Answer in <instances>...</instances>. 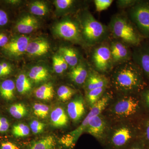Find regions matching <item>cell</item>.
I'll return each instance as SVG.
<instances>
[{
	"mask_svg": "<svg viewBox=\"0 0 149 149\" xmlns=\"http://www.w3.org/2000/svg\"><path fill=\"white\" fill-rule=\"evenodd\" d=\"M111 83L115 90L121 95H136L146 86L144 74L133 62L118 65L112 74Z\"/></svg>",
	"mask_w": 149,
	"mask_h": 149,
	"instance_id": "cell-1",
	"label": "cell"
},
{
	"mask_svg": "<svg viewBox=\"0 0 149 149\" xmlns=\"http://www.w3.org/2000/svg\"><path fill=\"white\" fill-rule=\"evenodd\" d=\"M113 102V101H112ZM144 108L141 97L133 95H121L110 102L103 112L109 121L114 123L126 120H134Z\"/></svg>",
	"mask_w": 149,
	"mask_h": 149,
	"instance_id": "cell-2",
	"label": "cell"
},
{
	"mask_svg": "<svg viewBox=\"0 0 149 149\" xmlns=\"http://www.w3.org/2000/svg\"><path fill=\"white\" fill-rule=\"evenodd\" d=\"M138 140V123L126 120L111 124L103 145L106 149H127Z\"/></svg>",
	"mask_w": 149,
	"mask_h": 149,
	"instance_id": "cell-3",
	"label": "cell"
},
{
	"mask_svg": "<svg viewBox=\"0 0 149 149\" xmlns=\"http://www.w3.org/2000/svg\"><path fill=\"white\" fill-rule=\"evenodd\" d=\"M109 29L117 40L126 45L138 46L141 38L137 29L130 19L124 15H117L111 19Z\"/></svg>",
	"mask_w": 149,
	"mask_h": 149,
	"instance_id": "cell-4",
	"label": "cell"
},
{
	"mask_svg": "<svg viewBox=\"0 0 149 149\" xmlns=\"http://www.w3.org/2000/svg\"><path fill=\"white\" fill-rule=\"evenodd\" d=\"M80 22L82 39L88 45H95L106 39L107 27L97 20L89 11L83 12Z\"/></svg>",
	"mask_w": 149,
	"mask_h": 149,
	"instance_id": "cell-5",
	"label": "cell"
},
{
	"mask_svg": "<svg viewBox=\"0 0 149 149\" xmlns=\"http://www.w3.org/2000/svg\"><path fill=\"white\" fill-rule=\"evenodd\" d=\"M130 21L135 25L139 32L149 38V3L137 1L129 10Z\"/></svg>",
	"mask_w": 149,
	"mask_h": 149,
	"instance_id": "cell-6",
	"label": "cell"
},
{
	"mask_svg": "<svg viewBox=\"0 0 149 149\" xmlns=\"http://www.w3.org/2000/svg\"><path fill=\"white\" fill-rule=\"evenodd\" d=\"M111 95L109 93H105L101 98L91 108L83 122L76 129L70 132L66 136L71 143L74 144L83 132H85L88 123L91 119L103 112L111 101Z\"/></svg>",
	"mask_w": 149,
	"mask_h": 149,
	"instance_id": "cell-7",
	"label": "cell"
},
{
	"mask_svg": "<svg viewBox=\"0 0 149 149\" xmlns=\"http://www.w3.org/2000/svg\"><path fill=\"white\" fill-rule=\"evenodd\" d=\"M54 31L57 36L65 40L79 42L82 39L80 26L70 19H65L57 23Z\"/></svg>",
	"mask_w": 149,
	"mask_h": 149,
	"instance_id": "cell-8",
	"label": "cell"
},
{
	"mask_svg": "<svg viewBox=\"0 0 149 149\" xmlns=\"http://www.w3.org/2000/svg\"><path fill=\"white\" fill-rule=\"evenodd\" d=\"M111 124L103 113L93 118L89 121L85 132L103 144Z\"/></svg>",
	"mask_w": 149,
	"mask_h": 149,
	"instance_id": "cell-9",
	"label": "cell"
},
{
	"mask_svg": "<svg viewBox=\"0 0 149 149\" xmlns=\"http://www.w3.org/2000/svg\"><path fill=\"white\" fill-rule=\"evenodd\" d=\"M92 62L97 72H106L112 68V60L109 47L102 45L94 49L92 55Z\"/></svg>",
	"mask_w": 149,
	"mask_h": 149,
	"instance_id": "cell-10",
	"label": "cell"
},
{
	"mask_svg": "<svg viewBox=\"0 0 149 149\" xmlns=\"http://www.w3.org/2000/svg\"><path fill=\"white\" fill-rule=\"evenodd\" d=\"M109 48L113 65L120 64L129 61L131 52L125 43L115 40L112 42Z\"/></svg>",
	"mask_w": 149,
	"mask_h": 149,
	"instance_id": "cell-11",
	"label": "cell"
},
{
	"mask_svg": "<svg viewBox=\"0 0 149 149\" xmlns=\"http://www.w3.org/2000/svg\"><path fill=\"white\" fill-rule=\"evenodd\" d=\"M133 62L141 68L144 75L149 79V45H144L137 48L132 54Z\"/></svg>",
	"mask_w": 149,
	"mask_h": 149,
	"instance_id": "cell-12",
	"label": "cell"
},
{
	"mask_svg": "<svg viewBox=\"0 0 149 149\" xmlns=\"http://www.w3.org/2000/svg\"><path fill=\"white\" fill-rule=\"evenodd\" d=\"M29 42V37L24 35L19 36L11 40L3 49L10 55L18 56L26 52Z\"/></svg>",
	"mask_w": 149,
	"mask_h": 149,
	"instance_id": "cell-13",
	"label": "cell"
},
{
	"mask_svg": "<svg viewBox=\"0 0 149 149\" xmlns=\"http://www.w3.org/2000/svg\"><path fill=\"white\" fill-rule=\"evenodd\" d=\"M85 105L84 100L80 96L73 99L68 104V115L73 122H78L85 115Z\"/></svg>",
	"mask_w": 149,
	"mask_h": 149,
	"instance_id": "cell-14",
	"label": "cell"
},
{
	"mask_svg": "<svg viewBox=\"0 0 149 149\" xmlns=\"http://www.w3.org/2000/svg\"><path fill=\"white\" fill-rule=\"evenodd\" d=\"M85 83L86 91L88 92L97 88H107L109 80L104 75L93 70L89 72Z\"/></svg>",
	"mask_w": 149,
	"mask_h": 149,
	"instance_id": "cell-15",
	"label": "cell"
},
{
	"mask_svg": "<svg viewBox=\"0 0 149 149\" xmlns=\"http://www.w3.org/2000/svg\"><path fill=\"white\" fill-rule=\"evenodd\" d=\"M49 49V44L48 41L40 38L29 42L26 52L29 55L37 56L47 54Z\"/></svg>",
	"mask_w": 149,
	"mask_h": 149,
	"instance_id": "cell-16",
	"label": "cell"
},
{
	"mask_svg": "<svg viewBox=\"0 0 149 149\" xmlns=\"http://www.w3.org/2000/svg\"><path fill=\"white\" fill-rule=\"evenodd\" d=\"M38 26V22L36 18L28 15L22 17L17 21L16 29L19 33L27 34L35 31Z\"/></svg>",
	"mask_w": 149,
	"mask_h": 149,
	"instance_id": "cell-17",
	"label": "cell"
},
{
	"mask_svg": "<svg viewBox=\"0 0 149 149\" xmlns=\"http://www.w3.org/2000/svg\"><path fill=\"white\" fill-rule=\"evenodd\" d=\"M88 72L86 64L83 62L79 63L72 68L69 75L71 80L78 85H81L85 83L88 77Z\"/></svg>",
	"mask_w": 149,
	"mask_h": 149,
	"instance_id": "cell-18",
	"label": "cell"
},
{
	"mask_svg": "<svg viewBox=\"0 0 149 149\" xmlns=\"http://www.w3.org/2000/svg\"><path fill=\"white\" fill-rule=\"evenodd\" d=\"M52 125L56 128H62L67 125L68 117L64 109L61 107H57L51 113Z\"/></svg>",
	"mask_w": 149,
	"mask_h": 149,
	"instance_id": "cell-19",
	"label": "cell"
},
{
	"mask_svg": "<svg viewBox=\"0 0 149 149\" xmlns=\"http://www.w3.org/2000/svg\"><path fill=\"white\" fill-rule=\"evenodd\" d=\"M59 54L64 59L68 66L73 68L79 63V56L77 51L73 48L68 47H61Z\"/></svg>",
	"mask_w": 149,
	"mask_h": 149,
	"instance_id": "cell-20",
	"label": "cell"
},
{
	"mask_svg": "<svg viewBox=\"0 0 149 149\" xmlns=\"http://www.w3.org/2000/svg\"><path fill=\"white\" fill-rule=\"evenodd\" d=\"M139 140L149 149V113L138 122Z\"/></svg>",
	"mask_w": 149,
	"mask_h": 149,
	"instance_id": "cell-21",
	"label": "cell"
},
{
	"mask_svg": "<svg viewBox=\"0 0 149 149\" xmlns=\"http://www.w3.org/2000/svg\"><path fill=\"white\" fill-rule=\"evenodd\" d=\"M49 75L48 70L42 65L33 67L28 73L29 79L35 83L45 81L48 79Z\"/></svg>",
	"mask_w": 149,
	"mask_h": 149,
	"instance_id": "cell-22",
	"label": "cell"
},
{
	"mask_svg": "<svg viewBox=\"0 0 149 149\" xmlns=\"http://www.w3.org/2000/svg\"><path fill=\"white\" fill-rule=\"evenodd\" d=\"M15 84L13 80L8 79L0 84V95L6 100H12L14 98Z\"/></svg>",
	"mask_w": 149,
	"mask_h": 149,
	"instance_id": "cell-23",
	"label": "cell"
},
{
	"mask_svg": "<svg viewBox=\"0 0 149 149\" xmlns=\"http://www.w3.org/2000/svg\"><path fill=\"white\" fill-rule=\"evenodd\" d=\"M35 95L37 98L44 100H50L53 98L54 90L51 83L41 85L35 90Z\"/></svg>",
	"mask_w": 149,
	"mask_h": 149,
	"instance_id": "cell-24",
	"label": "cell"
},
{
	"mask_svg": "<svg viewBox=\"0 0 149 149\" xmlns=\"http://www.w3.org/2000/svg\"><path fill=\"white\" fill-rule=\"evenodd\" d=\"M56 141L53 136H46L32 144L27 149H54Z\"/></svg>",
	"mask_w": 149,
	"mask_h": 149,
	"instance_id": "cell-25",
	"label": "cell"
},
{
	"mask_svg": "<svg viewBox=\"0 0 149 149\" xmlns=\"http://www.w3.org/2000/svg\"><path fill=\"white\" fill-rule=\"evenodd\" d=\"M15 86L18 93L22 95L27 94L32 89L31 80L24 74L18 75L17 78Z\"/></svg>",
	"mask_w": 149,
	"mask_h": 149,
	"instance_id": "cell-26",
	"label": "cell"
},
{
	"mask_svg": "<svg viewBox=\"0 0 149 149\" xmlns=\"http://www.w3.org/2000/svg\"><path fill=\"white\" fill-rule=\"evenodd\" d=\"M107 87L97 88L87 92L86 99L91 108L100 100L105 93Z\"/></svg>",
	"mask_w": 149,
	"mask_h": 149,
	"instance_id": "cell-27",
	"label": "cell"
},
{
	"mask_svg": "<svg viewBox=\"0 0 149 149\" xmlns=\"http://www.w3.org/2000/svg\"><path fill=\"white\" fill-rule=\"evenodd\" d=\"M30 10L32 14L42 16L48 13L49 8L47 4L44 2L35 1L30 5Z\"/></svg>",
	"mask_w": 149,
	"mask_h": 149,
	"instance_id": "cell-28",
	"label": "cell"
},
{
	"mask_svg": "<svg viewBox=\"0 0 149 149\" xmlns=\"http://www.w3.org/2000/svg\"><path fill=\"white\" fill-rule=\"evenodd\" d=\"M9 112L15 118L20 119L26 115L27 110L26 107L23 104L16 103L11 106Z\"/></svg>",
	"mask_w": 149,
	"mask_h": 149,
	"instance_id": "cell-29",
	"label": "cell"
},
{
	"mask_svg": "<svg viewBox=\"0 0 149 149\" xmlns=\"http://www.w3.org/2000/svg\"><path fill=\"white\" fill-rule=\"evenodd\" d=\"M75 93V91L70 87L62 85L58 89L57 95L61 101H67L71 98Z\"/></svg>",
	"mask_w": 149,
	"mask_h": 149,
	"instance_id": "cell-30",
	"label": "cell"
},
{
	"mask_svg": "<svg viewBox=\"0 0 149 149\" xmlns=\"http://www.w3.org/2000/svg\"><path fill=\"white\" fill-rule=\"evenodd\" d=\"M49 109V107L44 104L35 103L33 106L34 114L37 117L43 119L47 116Z\"/></svg>",
	"mask_w": 149,
	"mask_h": 149,
	"instance_id": "cell-31",
	"label": "cell"
},
{
	"mask_svg": "<svg viewBox=\"0 0 149 149\" xmlns=\"http://www.w3.org/2000/svg\"><path fill=\"white\" fill-rule=\"evenodd\" d=\"M12 133L15 137H23L29 135L30 129L27 125L24 123H19L13 126Z\"/></svg>",
	"mask_w": 149,
	"mask_h": 149,
	"instance_id": "cell-32",
	"label": "cell"
},
{
	"mask_svg": "<svg viewBox=\"0 0 149 149\" xmlns=\"http://www.w3.org/2000/svg\"><path fill=\"white\" fill-rule=\"evenodd\" d=\"M74 3L73 0H56L54 2L56 8L60 11H65L71 8Z\"/></svg>",
	"mask_w": 149,
	"mask_h": 149,
	"instance_id": "cell-33",
	"label": "cell"
},
{
	"mask_svg": "<svg viewBox=\"0 0 149 149\" xmlns=\"http://www.w3.org/2000/svg\"><path fill=\"white\" fill-rule=\"evenodd\" d=\"M113 2L112 0H95L94 3L96 10L100 12L105 10L110 6Z\"/></svg>",
	"mask_w": 149,
	"mask_h": 149,
	"instance_id": "cell-34",
	"label": "cell"
},
{
	"mask_svg": "<svg viewBox=\"0 0 149 149\" xmlns=\"http://www.w3.org/2000/svg\"><path fill=\"white\" fill-rule=\"evenodd\" d=\"M30 128L34 134L42 133L44 131L46 124L37 120H33L30 123Z\"/></svg>",
	"mask_w": 149,
	"mask_h": 149,
	"instance_id": "cell-35",
	"label": "cell"
},
{
	"mask_svg": "<svg viewBox=\"0 0 149 149\" xmlns=\"http://www.w3.org/2000/svg\"><path fill=\"white\" fill-rule=\"evenodd\" d=\"M12 71L11 65L8 63H0V77H4L10 74Z\"/></svg>",
	"mask_w": 149,
	"mask_h": 149,
	"instance_id": "cell-36",
	"label": "cell"
},
{
	"mask_svg": "<svg viewBox=\"0 0 149 149\" xmlns=\"http://www.w3.org/2000/svg\"><path fill=\"white\" fill-rule=\"evenodd\" d=\"M141 99L144 108L149 111V88L141 92Z\"/></svg>",
	"mask_w": 149,
	"mask_h": 149,
	"instance_id": "cell-37",
	"label": "cell"
},
{
	"mask_svg": "<svg viewBox=\"0 0 149 149\" xmlns=\"http://www.w3.org/2000/svg\"><path fill=\"white\" fill-rule=\"evenodd\" d=\"M53 65L54 70L58 74H61L64 72L59 58V55L56 54L53 58Z\"/></svg>",
	"mask_w": 149,
	"mask_h": 149,
	"instance_id": "cell-38",
	"label": "cell"
},
{
	"mask_svg": "<svg viewBox=\"0 0 149 149\" xmlns=\"http://www.w3.org/2000/svg\"><path fill=\"white\" fill-rule=\"evenodd\" d=\"M137 1L133 0H122L117 1L118 5L122 8L130 7L134 6Z\"/></svg>",
	"mask_w": 149,
	"mask_h": 149,
	"instance_id": "cell-39",
	"label": "cell"
},
{
	"mask_svg": "<svg viewBox=\"0 0 149 149\" xmlns=\"http://www.w3.org/2000/svg\"><path fill=\"white\" fill-rule=\"evenodd\" d=\"M8 120L5 117H0V133L6 132L9 128Z\"/></svg>",
	"mask_w": 149,
	"mask_h": 149,
	"instance_id": "cell-40",
	"label": "cell"
},
{
	"mask_svg": "<svg viewBox=\"0 0 149 149\" xmlns=\"http://www.w3.org/2000/svg\"><path fill=\"white\" fill-rule=\"evenodd\" d=\"M0 149H19L17 145L10 141L2 142L0 145Z\"/></svg>",
	"mask_w": 149,
	"mask_h": 149,
	"instance_id": "cell-41",
	"label": "cell"
},
{
	"mask_svg": "<svg viewBox=\"0 0 149 149\" xmlns=\"http://www.w3.org/2000/svg\"><path fill=\"white\" fill-rule=\"evenodd\" d=\"M8 20L7 14L5 11L0 9V26L5 25L7 24Z\"/></svg>",
	"mask_w": 149,
	"mask_h": 149,
	"instance_id": "cell-42",
	"label": "cell"
},
{
	"mask_svg": "<svg viewBox=\"0 0 149 149\" xmlns=\"http://www.w3.org/2000/svg\"><path fill=\"white\" fill-rule=\"evenodd\" d=\"M127 149H149L141 141L138 140Z\"/></svg>",
	"mask_w": 149,
	"mask_h": 149,
	"instance_id": "cell-43",
	"label": "cell"
},
{
	"mask_svg": "<svg viewBox=\"0 0 149 149\" xmlns=\"http://www.w3.org/2000/svg\"><path fill=\"white\" fill-rule=\"evenodd\" d=\"M8 42L7 36L3 33H0V47L3 48Z\"/></svg>",
	"mask_w": 149,
	"mask_h": 149,
	"instance_id": "cell-44",
	"label": "cell"
},
{
	"mask_svg": "<svg viewBox=\"0 0 149 149\" xmlns=\"http://www.w3.org/2000/svg\"><path fill=\"white\" fill-rule=\"evenodd\" d=\"M58 55L60 61L61 63L62 66L63 68L64 71H65L68 68V65L65 61V60L59 54Z\"/></svg>",
	"mask_w": 149,
	"mask_h": 149,
	"instance_id": "cell-45",
	"label": "cell"
}]
</instances>
